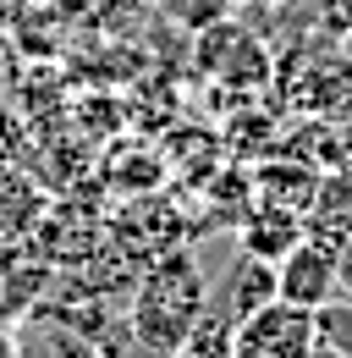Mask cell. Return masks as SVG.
<instances>
[{
    "label": "cell",
    "mask_w": 352,
    "mask_h": 358,
    "mask_svg": "<svg viewBox=\"0 0 352 358\" xmlns=\"http://www.w3.org/2000/svg\"><path fill=\"white\" fill-rule=\"evenodd\" d=\"M44 210H50L44 182L34 177L28 166H17V160H0V243L34 237L39 221H44Z\"/></svg>",
    "instance_id": "8992f818"
},
{
    "label": "cell",
    "mask_w": 352,
    "mask_h": 358,
    "mask_svg": "<svg viewBox=\"0 0 352 358\" xmlns=\"http://www.w3.org/2000/svg\"><path fill=\"white\" fill-rule=\"evenodd\" d=\"M336 287H342V292L352 298V237L342 243V265H336Z\"/></svg>",
    "instance_id": "4fadbf2b"
},
{
    "label": "cell",
    "mask_w": 352,
    "mask_h": 358,
    "mask_svg": "<svg viewBox=\"0 0 352 358\" xmlns=\"http://www.w3.org/2000/svg\"><path fill=\"white\" fill-rule=\"evenodd\" d=\"M154 6H160V17H166L171 28H182V34H204V28H215V22L231 17L237 0H154Z\"/></svg>",
    "instance_id": "30bf717a"
},
{
    "label": "cell",
    "mask_w": 352,
    "mask_h": 358,
    "mask_svg": "<svg viewBox=\"0 0 352 358\" xmlns=\"http://www.w3.org/2000/svg\"><path fill=\"white\" fill-rule=\"evenodd\" d=\"M314 336H319V348L336 358H352V298H330V303H319L314 309Z\"/></svg>",
    "instance_id": "9c48e42d"
},
{
    "label": "cell",
    "mask_w": 352,
    "mask_h": 358,
    "mask_svg": "<svg viewBox=\"0 0 352 358\" xmlns=\"http://www.w3.org/2000/svg\"><path fill=\"white\" fill-rule=\"evenodd\" d=\"M204 309H210V275L187 248L149 259L143 275L132 281V331H138V342H149L160 353H182V342L193 336Z\"/></svg>",
    "instance_id": "6da1fadb"
},
{
    "label": "cell",
    "mask_w": 352,
    "mask_h": 358,
    "mask_svg": "<svg viewBox=\"0 0 352 358\" xmlns=\"http://www.w3.org/2000/svg\"><path fill=\"white\" fill-rule=\"evenodd\" d=\"M308 237V221L303 210H286V204H254L242 221H237V243L248 259H264V265H281L298 243Z\"/></svg>",
    "instance_id": "5b68a950"
},
{
    "label": "cell",
    "mask_w": 352,
    "mask_h": 358,
    "mask_svg": "<svg viewBox=\"0 0 352 358\" xmlns=\"http://www.w3.org/2000/svg\"><path fill=\"white\" fill-rule=\"evenodd\" d=\"M242 6H259V0H242Z\"/></svg>",
    "instance_id": "5bb4252c"
},
{
    "label": "cell",
    "mask_w": 352,
    "mask_h": 358,
    "mask_svg": "<svg viewBox=\"0 0 352 358\" xmlns=\"http://www.w3.org/2000/svg\"><path fill=\"white\" fill-rule=\"evenodd\" d=\"M314 187H319V171H314V166H303V160H292V155H270V160H259V166H254V193H259L264 204L308 210Z\"/></svg>",
    "instance_id": "52a82bcc"
},
{
    "label": "cell",
    "mask_w": 352,
    "mask_h": 358,
    "mask_svg": "<svg viewBox=\"0 0 352 358\" xmlns=\"http://www.w3.org/2000/svg\"><path fill=\"white\" fill-rule=\"evenodd\" d=\"M22 83V61H17V50H11V39L0 34V99Z\"/></svg>",
    "instance_id": "8fae6325"
},
{
    "label": "cell",
    "mask_w": 352,
    "mask_h": 358,
    "mask_svg": "<svg viewBox=\"0 0 352 358\" xmlns=\"http://www.w3.org/2000/svg\"><path fill=\"white\" fill-rule=\"evenodd\" d=\"M308 231H325V237H352V171H319V187L303 210Z\"/></svg>",
    "instance_id": "ba28073f"
},
{
    "label": "cell",
    "mask_w": 352,
    "mask_h": 358,
    "mask_svg": "<svg viewBox=\"0 0 352 358\" xmlns=\"http://www.w3.org/2000/svg\"><path fill=\"white\" fill-rule=\"evenodd\" d=\"M314 348H319L314 309L281 303V298H270L237 325V358H308Z\"/></svg>",
    "instance_id": "277c9868"
},
{
    "label": "cell",
    "mask_w": 352,
    "mask_h": 358,
    "mask_svg": "<svg viewBox=\"0 0 352 358\" xmlns=\"http://www.w3.org/2000/svg\"><path fill=\"white\" fill-rule=\"evenodd\" d=\"M22 155V122L0 105V160H17Z\"/></svg>",
    "instance_id": "7c38bea8"
},
{
    "label": "cell",
    "mask_w": 352,
    "mask_h": 358,
    "mask_svg": "<svg viewBox=\"0 0 352 358\" xmlns=\"http://www.w3.org/2000/svg\"><path fill=\"white\" fill-rule=\"evenodd\" d=\"M336 265H342V237L308 231L303 243L275 265V298H281V303H298V309L330 303V298L342 292V287H336Z\"/></svg>",
    "instance_id": "3957f363"
},
{
    "label": "cell",
    "mask_w": 352,
    "mask_h": 358,
    "mask_svg": "<svg viewBox=\"0 0 352 358\" xmlns=\"http://www.w3.org/2000/svg\"><path fill=\"white\" fill-rule=\"evenodd\" d=\"M198 45H193V61H198V72L204 78H215L220 89L231 94H259L270 78H275V61H270V50H264L259 34H248L242 22H215V28H204V34H193Z\"/></svg>",
    "instance_id": "7a4b0ae2"
}]
</instances>
